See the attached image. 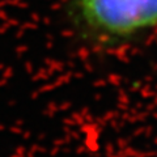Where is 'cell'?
Returning a JSON list of instances; mask_svg holds the SVG:
<instances>
[{"instance_id":"obj_1","label":"cell","mask_w":157,"mask_h":157,"mask_svg":"<svg viewBox=\"0 0 157 157\" xmlns=\"http://www.w3.org/2000/svg\"><path fill=\"white\" fill-rule=\"evenodd\" d=\"M82 24L97 34L128 38L157 25V0H76Z\"/></svg>"}]
</instances>
